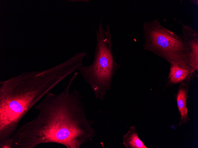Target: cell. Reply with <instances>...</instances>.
Segmentation results:
<instances>
[{
    "instance_id": "cell-1",
    "label": "cell",
    "mask_w": 198,
    "mask_h": 148,
    "mask_svg": "<svg viewBox=\"0 0 198 148\" xmlns=\"http://www.w3.org/2000/svg\"><path fill=\"white\" fill-rule=\"evenodd\" d=\"M75 71L60 93L50 92L34 108V119L21 126L11 137L13 148H33L39 144L56 143L67 148H80L96 134L94 120L86 117L81 94L71 86L78 75Z\"/></svg>"
},
{
    "instance_id": "cell-2",
    "label": "cell",
    "mask_w": 198,
    "mask_h": 148,
    "mask_svg": "<svg viewBox=\"0 0 198 148\" xmlns=\"http://www.w3.org/2000/svg\"><path fill=\"white\" fill-rule=\"evenodd\" d=\"M65 61L44 70L25 72L0 82V143L11 138L19 122L41 98L74 72Z\"/></svg>"
},
{
    "instance_id": "cell-3",
    "label": "cell",
    "mask_w": 198,
    "mask_h": 148,
    "mask_svg": "<svg viewBox=\"0 0 198 148\" xmlns=\"http://www.w3.org/2000/svg\"><path fill=\"white\" fill-rule=\"evenodd\" d=\"M96 32V44L92 63L89 66L82 65L77 70L92 90L95 98L103 100L111 90L113 77L120 65L114 57L109 26L104 29L101 21Z\"/></svg>"
},
{
    "instance_id": "cell-4",
    "label": "cell",
    "mask_w": 198,
    "mask_h": 148,
    "mask_svg": "<svg viewBox=\"0 0 198 148\" xmlns=\"http://www.w3.org/2000/svg\"><path fill=\"white\" fill-rule=\"evenodd\" d=\"M144 49L153 52L169 62H186L187 49L179 36L155 19L143 24Z\"/></svg>"
},
{
    "instance_id": "cell-5",
    "label": "cell",
    "mask_w": 198,
    "mask_h": 148,
    "mask_svg": "<svg viewBox=\"0 0 198 148\" xmlns=\"http://www.w3.org/2000/svg\"><path fill=\"white\" fill-rule=\"evenodd\" d=\"M182 38L187 49L186 60L192 71L198 69V33L189 25H183Z\"/></svg>"
},
{
    "instance_id": "cell-6",
    "label": "cell",
    "mask_w": 198,
    "mask_h": 148,
    "mask_svg": "<svg viewBox=\"0 0 198 148\" xmlns=\"http://www.w3.org/2000/svg\"><path fill=\"white\" fill-rule=\"evenodd\" d=\"M169 79L173 83L182 81L188 77L192 70L189 65L185 62H170Z\"/></svg>"
},
{
    "instance_id": "cell-7",
    "label": "cell",
    "mask_w": 198,
    "mask_h": 148,
    "mask_svg": "<svg viewBox=\"0 0 198 148\" xmlns=\"http://www.w3.org/2000/svg\"><path fill=\"white\" fill-rule=\"evenodd\" d=\"M123 144L125 148H147L140 139L135 126H131L128 132L123 137Z\"/></svg>"
},
{
    "instance_id": "cell-8",
    "label": "cell",
    "mask_w": 198,
    "mask_h": 148,
    "mask_svg": "<svg viewBox=\"0 0 198 148\" xmlns=\"http://www.w3.org/2000/svg\"><path fill=\"white\" fill-rule=\"evenodd\" d=\"M186 95L185 90L181 88L179 90L177 97L178 107L181 116V120L185 121L187 118V110L186 106Z\"/></svg>"
},
{
    "instance_id": "cell-9",
    "label": "cell",
    "mask_w": 198,
    "mask_h": 148,
    "mask_svg": "<svg viewBox=\"0 0 198 148\" xmlns=\"http://www.w3.org/2000/svg\"><path fill=\"white\" fill-rule=\"evenodd\" d=\"M13 143L12 139H8L0 143V148H12Z\"/></svg>"
},
{
    "instance_id": "cell-10",
    "label": "cell",
    "mask_w": 198,
    "mask_h": 148,
    "mask_svg": "<svg viewBox=\"0 0 198 148\" xmlns=\"http://www.w3.org/2000/svg\"><path fill=\"white\" fill-rule=\"evenodd\" d=\"M191 2L193 3L194 4H197V5L198 4V0H191Z\"/></svg>"
}]
</instances>
